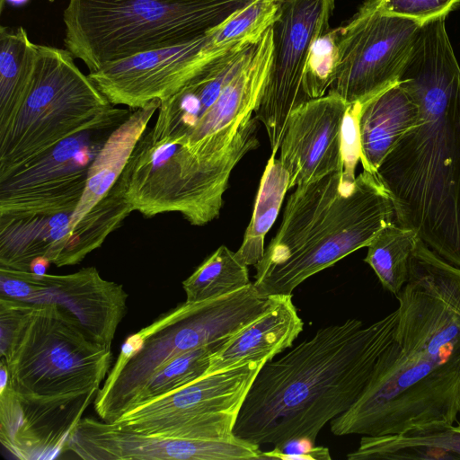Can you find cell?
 <instances>
[{
	"instance_id": "3",
	"label": "cell",
	"mask_w": 460,
	"mask_h": 460,
	"mask_svg": "<svg viewBox=\"0 0 460 460\" xmlns=\"http://www.w3.org/2000/svg\"><path fill=\"white\" fill-rule=\"evenodd\" d=\"M398 317L397 308L367 325L347 319L264 363L240 409L234 435L259 447L294 438L315 443L323 426L363 393L394 341Z\"/></svg>"
},
{
	"instance_id": "39",
	"label": "cell",
	"mask_w": 460,
	"mask_h": 460,
	"mask_svg": "<svg viewBox=\"0 0 460 460\" xmlns=\"http://www.w3.org/2000/svg\"><path fill=\"white\" fill-rule=\"evenodd\" d=\"M459 426H460V413H459V417H458V420H457V423Z\"/></svg>"
},
{
	"instance_id": "23",
	"label": "cell",
	"mask_w": 460,
	"mask_h": 460,
	"mask_svg": "<svg viewBox=\"0 0 460 460\" xmlns=\"http://www.w3.org/2000/svg\"><path fill=\"white\" fill-rule=\"evenodd\" d=\"M159 105V100H153L133 109L107 138L89 168L84 191L72 216V232L116 183Z\"/></svg>"
},
{
	"instance_id": "27",
	"label": "cell",
	"mask_w": 460,
	"mask_h": 460,
	"mask_svg": "<svg viewBox=\"0 0 460 460\" xmlns=\"http://www.w3.org/2000/svg\"><path fill=\"white\" fill-rule=\"evenodd\" d=\"M420 238L411 228L392 223L369 243L364 261L376 273L383 288L395 296L409 279L411 256Z\"/></svg>"
},
{
	"instance_id": "16",
	"label": "cell",
	"mask_w": 460,
	"mask_h": 460,
	"mask_svg": "<svg viewBox=\"0 0 460 460\" xmlns=\"http://www.w3.org/2000/svg\"><path fill=\"white\" fill-rule=\"evenodd\" d=\"M349 104L334 93L309 99L290 113L279 146L289 189L343 170L341 129Z\"/></svg>"
},
{
	"instance_id": "4",
	"label": "cell",
	"mask_w": 460,
	"mask_h": 460,
	"mask_svg": "<svg viewBox=\"0 0 460 460\" xmlns=\"http://www.w3.org/2000/svg\"><path fill=\"white\" fill-rule=\"evenodd\" d=\"M111 358V349L88 338L63 308L33 305L1 356L16 397L2 424L4 447L19 459L57 456L94 402Z\"/></svg>"
},
{
	"instance_id": "18",
	"label": "cell",
	"mask_w": 460,
	"mask_h": 460,
	"mask_svg": "<svg viewBox=\"0 0 460 460\" xmlns=\"http://www.w3.org/2000/svg\"><path fill=\"white\" fill-rule=\"evenodd\" d=\"M42 285L28 304H55L72 315L84 334L111 349L125 317L128 295L121 284L103 279L92 266L66 275H41Z\"/></svg>"
},
{
	"instance_id": "31",
	"label": "cell",
	"mask_w": 460,
	"mask_h": 460,
	"mask_svg": "<svg viewBox=\"0 0 460 460\" xmlns=\"http://www.w3.org/2000/svg\"><path fill=\"white\" fill-rule=\"evenodd\" d=\"M339 28L329 30L312 44L304 70L302 87L307 99L325 95L336 75Z\"/></svg>"
},
{
	"instance_id": "32",
	"label": "cell",
	"mask_w": 460,
	"mask_h": 460,
	"mask_svg": "<svg viewBox=\"0 0 460 460\" xmlns=\"http://www.w3.org/2000/svg\"><path fill=\"white\" fill-rule=\"evenodd\" d=\"M382 13L415 21L420 24L447 15L460 0H367Z\"/></svg>"
},
{
	"instance_id": "9",
	"label": "cell",
	"mask_w": 460,
	"mask_h": 460,
	"mask_svg": "<svg viewBox=\"0 0 460 460\" xmlns=\"http://www.w3.org/2000/svg\"><path fill=\"white\" fill-rule=\"evenodd\" d=\"M73 57L67 49L38 44L27 94L14 115L0 126V178L93 128L116 108Z\"/></svg>"
},
{
	"instance_id": "26",
	"label": "cell",
	"mask_w": 460,
	"mask_h": 460,
	"mask_svg": "<svg viewBox=\"0 0 460 460\" xmlns=\"http://www.w3.org/2000/svg\"><path fill=\"white\" fill-rule=\"evenodd\" d=\"M288 190V172L276 158V153L271 152L261 179L251 221L236 251L246 265L255 266L261 260L265 236L275 223Z\"/></svg>"
},
{
	"instance_id": "30",
	"label": "cell",
	"mask_w": 460,
	"mask_h": 460,
	"mask_svg": "<svg viewBox=\"0 0 460 460\" xmlns=\"http://www.w3.org/2000/svg\"><path fill=\"white\" fill-rule=\"evenodd\" d=\"M280 0H252L209 31L211 46L223 49L257 41L279 14Z\"/></svg>"
},
{
	"instance_id": "38",
	"label": "cell",
	"mask_w": 460,
	"mask_h": 460,
	"mask_svg": "<svg viewBox=\"0 0 460 460\" xmlns=\"http://www.w3.org/2000/svg\"><path fill=\"white\" fill-rule=\"evenodd\" d=\"M4 1L9 2L10 4H15V5L24 4L25 3L28 2V0H2V4H1L2 7H3Z\"/></svg>"
},
{
	"instance_id": "37",
	"label": "cell",
	"mask_w": 460,
	"mask_h": 460,
	"mask_svg": "<svg viewBox=\"0 0 460 460\" xmlns=\"http://www.w3.org/2000/svg\"><path fill=\"white\" fill-rule=\"evenodd\" d=\"M50 264V261L45 257L36 258L30 265V271L37 275H44Z\"/></svg>"
},
{
	"instance_id": "7",
	"label": "cell",
	"mask_w": 460,
	"mask_h": 460,
	"mask_svg": "<svg viewBox=\"0 0 460 460\" xmlns=\"http://www.w3.org/2000/svg\"><path fill=\"white\" fill-rule=\"evenodd\" d=\"M270 300L251 283L213 298L185 301L129 335L93 402L100 419L118 420L162 365L184 352L223 341L257 318Z\"/></svg>"
},
{
	"instance_id": "22",
	"label": "cell",
	"mask_w": 460,
	"mask_h": 460,
	"mask_svg": "<svg viewBox=\"0 0 460 460\" xmlns=\"http://www.w3.org/2000/svg\"><path fill=\"white\" fill-rule=\"evenodd\" d=\"M420 107L398 81L362 103L359 115L364 171L376 173L400 138L417 122Z\"/></svg>"
},
{
	"instance_id": "14",
	"label": "cell",
	"mask_w": 460,
	"mask_h": 460,
	"mask_svg": "<svg viewBox=\"0 0 460 460\" xmlns=\"http://www.w3.org/2000/svg\"><path fill=\"white\" fill-rule=\"evenodd\" d=\"M234 45L214 49L208 31L182 44L107 64L88 76L111 104L137 109L153 100L169 98L211 59Z\"/></svg>"
},
{
	"instance_id": "17",
	"label": "cell",
	"mask_w": 460,
	"mask_h": 460,
	"mask_svg": "<svg viewBox=\"0 0 460 460\" xmlns=\"http://www.w3.org/2000/svg\"><path fill=\"white\" fill-rule=\"evenodd\" d=\"M272 49L270 26L252 44L242 66L181 145L200 158L219 155L230 146L243 122L258 106L269 75Z\"/></svg>"
},
{
	"instance_id": "6",
	"label": "cell",
	"mask_w": 460,
	"mask_h": 460,
	"mask_svg": "<svg viewBox=\"0 0 460 460\" xmlns=\"http://www.w3.org/2000/svg\"><path fill=\"white\" fill-rule=\"evenodd\" d=\"M252 0H68L64 44L89 72L207 34Z\"/></svg>"
},
{
	"instance_id": "8",
	"label": "cell",
	"mask_w": 460,
	"mask_h": 460,
	"mask_svg": "<svg viewBox=\"0 0 460 460\" xmlns=\"http://www.w3.org/2000/svg\"><path fill=\"white\" fill-rule=\"evenodd\" d=\"M257 121L247 118L230 146L211 158H200L178 142L153 141L146 128L122 172L133 210L146 217L177 212L197 226L216 219L231 172L259 146Z\"/></svg>"
},
{
	"instance_id": "35",
	"label": "cell",
	"mask_w": 460,
	"mask_h": 460,
	"mask_svg": "<svg viewBox=\"0 0 460 460\" xmlns=\"http://www.w3.org/2000/svg\"><path fill=\"white\" fill-rule=\"evenodd\" d=\"M306 438H294L274 446L269 451H262L263 459L283 460H330L328 447H316Z\"/></svg>"
},
{
	"instance_id": "5",
	"label": "cell",
	"mask_w": 460,
	"mask_h": 460,
	"mask_svg": "<svg viewBox=\"0 0 460 460\" xmlns=\"http://www.w3.org/2000/svg\"><path fill=\"white\" fill-rule=\"evenodd\" d=\"M392 223L394 202L376 173L363 171L349 180L341 170L297 186L254 266L253 285L265 297L292 295L310 277L367 247Z\"/></svg>"
},
{
	"instance_id": "28",
	"label": "cell",
	"mask_w": 460,
	"mask_h": 460,
	"mask_svg": "<svg viewBox=\"0 0 460 460\" xmlns=\"http://www.w3.org/2000/svg\"><path fill=\"white\" fill-rule=\"evenodd\" d=\"M248 265L236 252L219 246L182 282L187 302L219 296L251 284Z\"/></svg>"
},
{
	"instance_id": "2",
	"label": "cell",
	"mask_w": 460,
	"mask_h": 460,
	"mask_svg": "<svg viewBox=\"0 0 460 460\" xmlns=\"http://www.w3.org/2000/svg\"><path fill=\"white\" fill-rule=\"evenodd\" d=\"M445 20L420 29L399 78L420 116L376 174L392 197L395 223L460 269V66Z\"/></svg>"
},
{
	"instance_id": "11",
	"label": "cell",
	"mask_w": 460,
	"mask_h": 460,
	"mask_svg": "<svg viewBox=\"0 0 460 460\" xmlns=\"http://www.w3.org/2000/svg\"><path fill=\"white\" fill-rule=\"evenodd\" d=\"M130 112L116 107L93 128L68 137L0 178V215L75 211L92 163Z\"/></svg>"
},
{
	"instance_id": "19",
	"label": "cell",
	"mask_w": 460,
	"mask_h": 460,
	"mask_svg": "<svg viewBox=\"0 0 460 460\" xmlns=\"http://www.w3.org/2000/svg\"><path fill=\"white\" fill-rule=\"evenodd\" d=\"M255 42H239L206 64L169 98L161 101L157 118L147 132L153 141L184 144L246 59Z\"/></svg>"
},
{
	"instance_id": "10",
	"label": "cell",
	"mask_w": 460,
	"mask_h": 460,
	"mask_svg": "<svg viewBox=\"0 0 460 460\" xmlns=\"http://www.w3.org/2000/svg\"><path fill=\"white\" fill-rule=\"evenodd\" d=\"M266 361L206 372L192 382L126 411L113 423L171 438L230 439L245 396Z\"/></svg>"
},
{
	"instance_id": "29",
	"label": "cell",
	"mask_w": 460,
	"mask_h": 460,
	"mask_svg": "<svg viewBox=\"0 0 460 460\" xmlns=\"http://www.w3.org/2000/svg\"><path fill=\"white\" fill-rule=\"evenodd\" d=\"M219 343L184 352L162 365L139 391L132 408L172 392L203 376L209 367L211 353Z\"/></svg>"
},
{
	"instance_id": "13",
	"label": "cell",
	"mask_w": 460,
	"mask_h": 460,
	"mask_svg": "<svg viewBox=\"0 0 460 460\" xmlns=\"http://www.w3.org/2000/svg\"><path fill=\"white\" fill-rule=\"evenodd\" d=\"M335 0H280L271 25L272 58L255 112L267 132L271 152L279 149L291 111L307 101L303 75L313 42L330 30Z\"/></svg>"
},
{
	"instance_id": "21",
	"label": "cell",
	"mask_w": 460,
	"mask_h": 460,
	"mask_svg": "<svg viewBox=\"0 0 460 460\" xmlns=\"http://www.w3.org/2000/svg\"><path fill=\"white\" fill-rule=\"evenodd\" d=\"M73 213L0 215V267L30 271L39 257L66 266Z\"/></svg>"
},
{
	"instance_id": "33",
	"label": "cell",
	"mask_w": 460,
	"mask_h": 460,
	"mask_svg": "<svg viewBox=\"0 0 460 460\" xmlns=\"http://www.w3.org/2000/svg\"><path fill=\"white\" fill-rule=\"evenodd\" d=\"M362 103L350 104L344 116L341 129L343 156V175L349 180L356 179V167L360 161L361 146L359 134V115Z\"/></svg>"
},
{
	"instance_id": "25",
	"label": "cell",
	"mask_w": 460,
	"mask_h": 460,
	"mask_svg": "<svg viewBox=\"0 0 460 460\" xmlns=\"http://www.w3.org/2000/svg\"><path fill=\"white\" fill-rule=\"evenodd\" d=\"M38 44L32 43L23 27H0V126L16 112L30 88Z\"/></svg>"
},
{
	"instance_id": "24",
	"label": "cell",
	"mask_w": 460,
	"mask_h": 460,
	"mask_svg": "<svg viewBox=\"0 0 460 460\" xmlns=\"http://www.w3.org/2000/svg\"><path fill=\"white\" fill-rule=\"evenodd\" d=\"M349 460L460 459V426L383 436H362Z\"/></svg>"
},
{
	"instance_id": "15",
	"label": "cell",
	"mask_w": 460,
	"mask_h": 460,
	"mask_svg": "<svg viewBox=\"0 0 460 460\" xmlns=\"http://www.w3.org/2000/svg\"><path fill=\"white\" fill-rule=\"evenodd\" d=\"M85 460H237L263 459L260 447L230 439L171 438L135 432L93 418L80 420L66 447Z\"/></svg>"
},
{
	"instance_id": "12",
	"label": "cell",
	"mask_w": 460,
	"mask_h": 460,
	"mask_svg": "<svg viewBox=\"0 0 460 460\" xmlns=\"http://www.w3.org/2000/svg\"><path fill=\"white\" fill-rule=\"evenodd\" d=\"M365 2L339 28V58L329 89L347 103H363L399 81L421 26Z\"/></svg>"
},
{
	"instance_id": "20",
	"label": "cell",
	"mask_w": 460,
	"mask_h": 460,
	"mask_svg": "<svg viewBox=\"0 0 460 460\" xmlns=\"http://www.w3.org/2000/svg\"><path fill=\"white\" fill-rule=\"evenodd\" d=\"M270 297L265 311L218 344L211 353L207 372L249 361L267 362L293 346L303 331L304 322L293 304L292 295Z\"/></svg>"
},
{
	"instance_id": "34",
	"label": "cell",
	"mask_w": 460,
	"mask_h": 460,
	"mask_svg": "<svg viewBox=\"0 0 460 460\" xmlns=\"http://www.w3.org/2000/svg\"><path fill=\"white\" fill-rule=\"evenodd\" d=\"M41 285V275L0 267V297L27 303Z\"/></svg>"
},
{
	"instance_id": "36",
	"label": "cell",
	"mask_w": 460,
	"mask_h": 460,
	"mask_svg": "<svg viewBox=\"0 0 460 460\" xmlns=\"http://www.w3.org/2000/svg\"><path fill=\"white\" fill-rule=\"evenodd\" d=\"M32 304L0 297V352L4 355L24 315Z\"/></svg>"
},
{
	"instance_id": "1",
	"label": "cell",
	"mask_w": 460,
	"mask_h": 460,
	"mask_svg": "<svg viewBox=\"0 0 460 460\" xmlns=\"http://www.w3.org/2000/svg\"><path fill=\"white\" fill-rule=\"evenodd\" d=\"M394 341L367 385L330 421L336 436L440 429L460 413V269L421 240L396 296Z\"/></svg>"
}]
</instances>
